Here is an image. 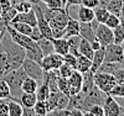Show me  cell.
<instances>
[{
    "label": "cell",
    "mask_w": 124,
    "mask_h": 116,
    "mask_svg": "<svg viewBox=\"0 0 124 116\" xmlns=\"http://www.w3.org/2000/svg\"><path fill=\"white\" fill-rule=\"evenodd\" d=\"M85 116H88V114H87V112H85Z\"/></svg>",
    "instance_id": "6f0895ef"
},
{
    "label": "cell",
    "mask_w": 124,
    "mask_h": 116,
    "mask_svg": "<svg viewBox=\"0 0 124 116\" xmlns=\"http://www.w3.org/2000/svg\"><path fill=\"white\" fill-rule=\"evenodd\" d=\"M123 40H124V22L120 21V24L113 28V42L122 45Z\"/></svg>",
    "instance_id": "f546056e"
},
{
    "label": "cell",
    "mask_w": 124,
    "mask_h": 116,
    "mask_svg": "<svg viewBox=\"0 0 124 116\" xmlns=\"http://www.w3.org/2000/svg\"><path fill=\"white\" fill-rule=\"evenodd\" d=\"M30 37L32 38L34 41H36V42H37L41 37H44V36H42V34L40 32L39 27H37V26H34V27H32V31H31V34H30Z\"/></svg>",
    "instance_id": "f6af8a7d"
},
{
    "label": "cell",
    "mask_w": 124,
    "mask_h": 116,
    "mask_svg": "<svg viewBox=\"0 0 124 116\" xmlns=\"http://www.w3.org/2000/svg\"><path fill=\"white\" fill-rule=\"evenodd\" d=\"M70 116H85V111H82L78 108L70 109Z\"/></svg>",
    "instance_id": "7dc6e473"
},
{
    "label": "cell",
    "mask_w": 124,
    "mask_h": 116,
    "mask_svg": "<svg viewBox=\"0 0 124 116\" xmlns=\"http://www.w3.org/2000/svg\"><path fill=\"white\" fill-rule=\"evenodd\" d=\"M77 16L79 22H92L94 20V9H91L83 5H78Z\"/></svg>",
    "instance_id": "9a60e30c"
},
{
    "label": "cell",
    "mask_w": 124,
    "mask_h": 116,
    "mask_svg": "<svg viewBox=\"0 0 124 116\" xmlns=\"http://www.w3.org/2000/svg\"><path fill=\"white\" fill-rule=\"evenodd\" d=\"M83 74V80H82V89L81 91L85 94H88L91 91V89L94 87V79H93V75H94V73H93L91 69L85 72V73H82Z\"/></svg>",
    "instance_id": "ac0fdd59"
},
{
    "label": "cell",
    "mask_w": 124,
    "mask_h": 116,
    "mask_svg": "<svg viewBox=\"0 0 124 116\" xmlns=\"http://www.w3.org/2000/svg\"><path fill=\"white\" fill-rule=\"evenodd\" d=\"M106 55H104V62L108 63H122L124 62V48L122 45L112 42L108 46L104 47Z\"/></svg>",
    "instance_id": "52a82bcc"
},
{
    "label": "cell",
    "mask_w": 124,
    "mask_h": 116,
    "mask_svg": "<svg viewBox=\"0 0 124 116\" xmlns=\"http://www.w3.org/2000/svg\"><path fill=\"white\" fill-rule=\"evenodd\" d=\"M63 57V62L65 63H67V64H70L71 67H73L75 69H76V62H77V56H75V55H72V53H66L65 56H62Z\"/></svg>",
    "instance_id": "60d3db41"
},
{
    "label": "cell",
    "mask_w": 124,
    "mask_h": 116,
    "mask_svg": "<svg viewBox=\"0 0 124 116\" xmlns=\"http://www.w3.org/2000/svg\"><path fill=\"white\" fill-rule=\"evenodd\" d=\"M109 28H114V27H117L119 24H120V19H119V16L118 15H114V14H109V16H108V19L106 20V22H104Z\"/></svg>",
    "instance_id": "74e56055"
},
{
    "label": "cell",
    "mask_w": 124,
    "mask_h": 116,
    "mask_svg": "<svg viewBox=\"0 0 124 116\" xmlns=\"http://www.w3.org/2000/svg\"><path fill=\"white\" fill-rule=\"evenodd\" d=\"M68 104H70V96L61 91H57L56 109H68Z\"/></svg>",
    "instance_id": "1f68e13d"
},
{
    "label": "cell",
    "mask_w": 124,
    "mask_h": 116,
    "mask_svg": "<svg viewBox=\"0 0 124 116\" xmlns=\"http://www.w3.org/2000/svg\"><path fill=\"white\" fill-rule=\"evenodd\" d=\"M46 116H70L68 109H54L46 114Z\"/></svg>",
    "instance_id": "ab89813d"
},
{
    "label": "cell",
    "mask_w": 124,
    "mask_h": 116,
    "mask_svg": "<svg viewBox=\"0 0 124 116\" xmlns=\"http://www.w3.org/2000/svg\"><path fill=\"white\" fill-rule=\"evenodd\" d=\"M6 32L9 34L10 40H11L13 42H15L17 46H20L21 48H24L25 52L36 49V48L39 47V45H37L36 41H34L30 36H26V35H23V34L17 32V31L14 30L9 24L6 25Z\"/></svg>",
    "instance_id": "3957f363"
},
{
    "label": "cell",
    "mask_w": 124,
    "mask_h": 116,
    "mask_svg": "<svg viewBox=\"0 0 124 116\" xmlns=\"http://www.w3.org/2000/svg\"><path fill=\"white\" fill-rule=\"evenodd\" d=\"M39 1H41V3H44V4H46V3L48 1V0H39Z\"/></svg>",
    "instance_id": "f5cc1de1"
},
{
    "label": "cell",
    "mask_w": 124,
    "mask_h": 116,
    "mask_svg": "<svg viewBox=\"0 0 124 116\" xmlns=\"http://www.w3.org/2000/svg\"><path fill=\"white\" fill-rule=\"evenodd\" d=\"M109 11L104 7V6H101L98 5L97 7H94V20L97 21L98 24H104L106 20L109 16Z\"/></svg>",
    "instance_id": "4316f807"
},
{
    "label": "cell",
    "mask_w": 124,
    "mask_h": 116,
    "mask_svg": "<svg viewBox=\"0 0 124 116\" xmlns=\"http://www.w3.org/2000/svg\"><path fill=\"white\" fill-rule=\"evenodd\" d=\"M118 68H123L122 63H108V62H103V64L99 67V69L97 72H103V73H109L113 74Z\"/></svg>",
    "instance_id": "4dcf8cb0"
},
{
    "label": "cell",
    "mask_w": 124,
    "mask_h": 116,
    "mask_svg": "<svg viewBox=\"0 0 124 116\" xmlns=\"http://www.w3.org/2000/svg\"><path fill=\"white\" fill-rule=\"evenodd\" d=\"M50 88L47 85V82L44 79L42 83L39 85L37 90H36V96H37V100H41V101H45L46 98L48 96V94H50Z\"/></svg>",
    "instance_id": "83f0119b"
},
{
    "label": "cell",
    "mask_w": 124,
    "mask_h": 116,
    "mask_svg": "<svg viewBox=\"0 0 124 116\" xmlns=\"http://www.w3.org/2000/svg\"><path fill=\"white\" fill-rule=\"evenodd\" d=\"M26 73L23 69V67L15 68L13 70H10L9 73L4 75V80L8 83V85L10 88V93H11V98L15 100H19V96L21 95V84L24 79L26 78Z\"/></svg>",
    "instance_id": "6da1fadb"
},
{
    "label": "cell",
    "mask_w": 124,
    "mask_h": 116,
    "mask_svg": "<svg viewBox=\"0 0 124 116\" xmlns=\"http://www.w3.org/2000/svg\"><path fill=\"white\" fill-rule=\"evenodd\" d=\"M1 101H4V100H1V99H0V102H1Z\"/></svg>",
    "instance_id": "91938a15"
},
{
    "label": "cell",
    "mask_w": 124,
    "mask_h": 116,
    "mask_svg": "<svg viewBox=\"0 0 124 116\" xmlns=\"http://www.w3.org/2000/svg\"><path fill=\"white\" fill-rule=\"evenodd\" d=\"M52 46H54V52L58 53L61 56H65L70 52V46H68V40L66 37L62 38H52Z\"/></svg>",
    "instance_id": "2e32d148"
},
{
    "label": "cell",
    "mask_w": 124,
    "mask_h": 116,
    "mask_svg": "<svg viewBox=\"0 0 124 116\" xmlns=\"http://www.w3.org/2000/svg\"><path fill=\"white\" fill-rule=\"evenodd\" d=\"M104 98H106V93H103L102 90H99L96 85L91 89V91L88 94H86L85 96V101H83V105H82V111L87 112L88 109L93 105H103L104 102Z\"/></svg>",
    "instance_id": "ba28073f"
},
{
    "label": "cell",
    "mask_w": 124,
    "mask_h": 116,
    "mask_svg": "<svg viewBox=\"0 0 124 116\" xmlns=\"http://www.w3.org/2000/svg\"><path fill=\"white\" fill-rule=\"evenodd\" d=\"M123 1H124V0H123Z\"/></svg>",
    "instance_id": "94428289"
},
{
    "label": "cell",
    "mask_w": 124,
    "mask_h": 116,
    "mask_svg": "<svg viewBox=\"0 0 124 116\" xmlns=\"http://www.w3.org/2000/svg\"><path fill=\"white\" fill-rule=\"evenodd\" d=\"M34 110H35V114H36L37 116H46L47 109H46L45 101L37 100V102L35 104V106H34Z\"/></svg>",
    "instance_id": "f35d334b"
},
{
    "label": "cell",
    "mask_w": 124,
    "mask_h": 116,
    "mask_svg": "<svg viewBox=\"0 0 124 116\" xmlns=\"http://www.w3.org/2000/svg\"><path fill=\"white\" fill-rule=\"evenodd\" d=\"M1 14H3V9H1V5H0V17H1Z\"/></svg>",
    "instance_id": "db71d44e"
},
{
    "label": "cell",
    "mask_w": 124,
    "mask_h": 116,
    "mask_svg": "<svg viewBox=\"0 0 124 116\" xmlns=\"http://www.w3.org/2000/svg\"><path fill=\"white\" fill-rule=\"evenodd\" d=\"M119 116H124V111H122V114H120Z\"/></svg>",
    "instance_id": "11a10c76"
},
{
    "label": "cell",
    "mask_w": 124,
    "mask_h": 116,
    "mask_svg": "<svg viewBox=\"0 0 124 116\" xmlns=\"http://www.w3.org/2000/svg\"><path fill=\"white\" fill-rule=\"evenodd\" d=\"M0 116H9V111H8V101L4 100L0 102Z\"/></svg>",
    "instance_id": "bcb514c9"
},
{
    "label": "cell",
    "mask_w": 124,
    "mask_h": 116,
    "mask_svg": "<svg viewBox=\"0 0 124 116\" xmlns=\"http://www.w3.org/2000/svg\"><path fill=\"white\" fill-rule=\"evenodd\" d=\"M110 94L112 96H114V98H124V84H119L117 83L114 87L112 88V90L108 93Z\"/></svg>",
    "instance_id": "d590c367"
},
{
    "label": "cell",
    "mask_w": 124,
    "mask_h": 116,
    "mask_svg": "<svg viewBox=\"0 0 124 116\" xmlns=\"http://www.w3.org/2000/svg\"><path fill=\"white\" fill-rule=\"evenodd\" d=\"M0 99L1 100H9L11 98V93H10V88L8 83L4 79H0Z\"/></svg>",
    "instance_id": "d6a6232c"
},
{
    "label": "cell",
    "mask_w": 124,
    "mask_h": 116,
    "mask_svg": "<svg viewBox=\"0 0 124 116\" xmlns=\"http://www.w3.org/2000/svg\"><path fill=\"white\" fill-rule=\"evenodd\" d=\"M122 109H123V111H124V106H122Z\"/></svg>",
    "instance_id": "680465c9"
},
{
    "label": "cell",
    "mask_w": 124,
    "mask_h": 116,
    "mask_svg": "<svg viewBox=\"0 0 124 116\" xmlns=\"http://www.w3.org/2000/svg\"><path fill=\"white\" fill-rule=\"evenodd\" d=\"M79 36L89 42L96 40L94 26L92 25V22H79Z\"/></svg>",
    "instance_id": "5bb4252c"
},
{
    "label": "cell",
    "mask_w": 124,
    "mask_h": 116,
    "mask_svg": "<svg viewBox=\"0 0 124 116\" xmlns=\"http://www.w3.org/2000/svg\"><path fill=\"white\" fill-rule=\"evenodd\" d=\"M9 25L14 30H16L17 32L26 35V36H30L31 31H32V26H30L29 24H25V22H10Z\"/></svg>",
    "instance_id": "f1b7e54d"
},
{
    "label": "cell",
    "mask_w": 124,
    "mask_h": 116,
    "mask_svg": "<svg viewBox=\"0 0 124 116\" xmlns=\"http://www.w3.org/2000/svg\"><path fill=\"white\" fill-rule=\"evenodd\" d=\"M11 5L17 13H27L34 7V4L26 0H11Z\"/></svg>",
    "instance_id": "cb8c5ba5"
},
{
    "label": "cell",
    "mask_w": 124,
    "mask_h": 116,
    "mask_svg": "<svg viewBox=\"0 0 124 116\" xmlns=\"http://www.w3.org/2000/svg\"><path fill=\"white\" fill-rule=\"evenodd\" d=\"M78 53L82 55V56L88 57L89 59H92L94 51H93V48H92V46H91V42H89V41H87L86 38H82V37H81L79 43H78Z\"/></svg>",
    "instance_id": "ffe728a7"
},
{
    "label": "cell",
    "mask_w": 124,
    "mask_h": 116,
    "mask_svg": "<svg viewBox=\"0 0 124 116\" xmlns=\"http://www.w3.org/2000/svg\"><path fill=\"white\" fill-rule=\"evenodd\" d=\"M34 10H35V14H36V21H37V27L40 30V32L42 34L44 37L48 38V40H52V28L51 26L48 25L47 20L45 17V14L42 11V9H41L37 4H34Z\"/></svg>",
    "instance_id": "9c48e42d"
},
{
    "label": "cell",
    "mask_w": 124,
    "mask_h": 116,
    "mask_svg": "<svg viewBox=\"0 0 124 116\" xmlns=\"http://www.w3.org/2000/svg\"><path fill=\"white\" fill-rule=\"evenodd\" d=\"M21 116H36L34 108H24L23 109V115Z\"/></svg>",
    "instance_id": "c3c4849f"
},
{
    "label": "cell",
    "mask_w": 124,
    "mask_h": 116,
    "mask_svg": "<svg viewBox=\"0 0 124 116\" xmlns=\"http://www.w3.org/2000/svg\"><path fill=\"white\" fill-rule=\"evenodd\" d=\"M92 25L94 26L96 40L101 43V46L106 47L113 42V30L109 28L106 24H98L96 20L92 21Z\"/></svg>",
    "instance_id": "8992f818"
},
{
    "label": "cell",
    "mask_w": 124,
    "mask_h": 116,
    "mask_svg": "<svg viewBox=\"0 0 124 116\" xmlns=\"http://www.w3.org/2000/svg\"><path fill=\"white\" fill-rule=\"evenodd\" d=\"M47 9H61L63 7V1L62 0H48L45 4Z\"/></svg>",
    "instance_id": "b9f144b4"
},
{
    "label": "cell",
    "mask_w": 124,
    "mask_h": 116,
    "mask_svg": "<svg viewBox=\"0 0 124 116\" xmlns=\"http://www.w3.org/2000/svg\"><path fill=\"white\" fill-rule=\"evenodd\" d=\"M65 30H66V38L72 37V36H78L79 35V21L70 16Z\"/></svg>",
    "instance_id": "d6986e66"
},
{
    "label": "cell",
    "mask_w": 124,
    "mask_h": 116,
    "mask_svg": "<svg viewBox=\"0 0 124 116\" xmlns=\"http://www.w3.org/2000/svg\"><path fill=\"white\" fill-rule=\"evenodd\" d=\"M58 70V74L61 75V77H63V78H68L71 74H72V72L75 70V68L73 67H71L70 64H67V63H62V64L60 66V68L57 69Z\"/></svg>",
    "instance_id": "e575fe53"
},
{
    "label": "cell",
    "mask_w": 124,
    "mask_h": 116,
    "mask_svg": "<svg viewBox=\"0 0 124 116\" xmlns=\"http://www.w3.org/2000/svg\"><path fill=\"white\" fill-rule=\"evenodd\" d=\"M93 79H94V85L106 94H108L112 90V88L117 84L114 75L109 74V73L96 72L93 75Z\"/></svg>",
    "instance_id": "5b68a950"
},
{
    "label": "cell",
    "mask_w": 124,
    "mask_h": 116,
    "mask_svg": "<svg viewBox=\"0 0 124 116\" xmlns=\"http://www.w3.org/2000/svg\"><path fill=\"white\" fill-rule=\"evenodd\" d=\"M37 45L40 46L41 48V52H42L44 56H47L50 53L54 52V46H52V41L46 38V37H41L39 41H37Z\"/></svg>",
    "instance_id": "484cf974"
},
{
    "label": "cell",
    "mask_w": 124,
    "mask_h": 116,
    "mask_svg": "<svg viewBox=\"0 0 124 116\" xmlns=\"http://www.w3.org/2000/svg\"><path fill=\"white\" fill-rule=\"evenodd\" d=\"M119 19L122 22H124V3L122 5V9H120V13H119Z\"/></svg>",
    "instance_id": "f907efd6"
},
{
    "label": "cell",
    "mask_w": 124,
    "mask_h": 116,
    "mask_svg": "<svg viewBox=\"0 0 124 116\" xmlns=\"http://www.w3.org/2000/svg\"><path fill=\"white\" fill-rule=\"evenodd\" d=\"M81 5L91 7V9H94L99 5V0H81Z\"/></svg>",
    "instance_id": "ee69618b"
},
{
    "label": "cell",
    "mask_w": 124,
    "mask_h": 116,
    "mask_svg": "<svg viewBox=\"0 0 124 116\" xmlns=\"http://www.w3.org/2000/svg\"><path fill=\"white\" fill-rule=\"evenodd\" d=\"M62 63H63V57L58 53L52 52V53L42 57V59L40 62V66L44 69V72H48V70L58 69Z\"/></svg>",
    "instance_id": "30bf717a"
},
{
    "label": "cell",
    "mask_w": 124,
    "mask_h": 116,
    "mask_svg": "<svg viewBox=\"0 0 124 116\" xmlns=\"http://www.w3.org/2000/svg\"><path fill=\"white\" fill-rule=\"evenodd\" d=\"M57 89H58V91L63 93V94H66V95L70 96V85H68L67 78H63V77L58 75V78H57Z\"/></svg>",
    "instance_id": "836d02e7"
},
{
    "label": "cell",
    "mask_w": 124,
    "mask_h": 116,
    "mask_svg": "<svg viewBox=\"0 0 124 116\" xmlns=\"http://www.w3.org/2000/svg\"><path fill=\"white\" fill-rule=\"evenodd\" d=\"M21 67L25 70L26 75L30 77V78H32V79H35L39 83V85L42 83L44 77H45V72H44L42 68H41L40 63H37V62H35L32 59H30V58H25L24 62H23V64H21Z\"/></svg>",
    "instance_id": "277c9868"
},
{
    "label": "cell",
    "mask_w": 124,
    "mask_h": 116,
    "mask_svg": "<svg viewBox=\"0 0 124 116\" xmlns=\"http://www.w3.org/2000/svg\"><path fill=\"white\" fill-rule=\"evenodd\" d=\"M10 22H25L32 27L36 26L37 21H36V14H35L34 7H32V10H30L27 13H16V15L13 17V20Z\"/></svg>",
    "instance_id": "4fadbf2b"
},
{
    "label": "cell",
    "mask_w": 124,
    "mask_h": 116,
    "mask_svg": "<svg viewBox=\"0 0 124 116\" xmlns=\"http://www.w3.org/2000/svg\"><path fill=\"white\" fill-rule=\"evenodd\" d=\"M26 1H31L32 4H37V1H39V0H26Z\"/></svg>",
    "instance_id": "816d5d0a"
},
{
    "label": "cell",
    "mask_w": 124,
    "mask_h": 116,
    "mask_svg": "<svg viewBox=\"0 0 124 116\" xmlns=\"http://www.w3.org/2000/svg\"><path fill=\"white\" fill-rule=\"evenodd\" d=\"M68 85H70V96L78 94L82 89V80H83V74L77 69L72 72V74L67 78Z\"/></svg>",
    "instance_id": "7c38bea8"
},
{
    "label": "cell",
    "mask_w": 124,
    "mask_h": 116,
    "mask_svg": "<svg viewBox=\"0 0 124 116\" xmlns=\"http://www.w3.org/2000/svg\"><path fill=\"white\" fill-rule=\"evenodd\" d=\"M103 109H104L106 116H119L123 111L122 105L110 94H106L104 102H103Z\"/></svg>",
    "instance_id": "8fae6325"
},
{
    "label": "cell",
    "mask_w": 124,
    "mask_h": 116,
    "mask_svg": "<svg viewBox=\"0 0 124 116\" xmlns=\"http://www.w3.org/2000/svg\"><path fill=\"white\" fill-rule=\"evenodd\" d=\"M23 109H24V106L19 102V100H15V99H9L8 100L9 116H21Z\"/></svg>",
    "instance_id": "7402d4cb"
},
{
    "label": "cell",
    "mask_w": 124,
    "mask_h": 116,
    "mask_svg": "<svg viewBox=\"0 0 124 116\" xmlns=\"http://www.w3.org/2000/svg\"><path fill=\"white\" fill-rule=\"evenodd\" d=\"M104 55H106L104 47H101L97 51H94L93 57H92V64H91V70L93 73H96L99 69V67L103 64V62H104Z\"/></svg>",
    "instance_id": "e0dca14e"
},
{
    "label": "cell",
    "mask_w": 124,
    "mask_h": 116,
    "mask_svg": "<svg viewBox=\"0 0 124 116\" xmlns=\"http://www.w3.org/2000/svg\"><path fill=\"white\" fill-rule=\"evenodd\" d=\"M88 116H106L104 115V109H103V105H93V106H91L87 111Z\"/></svg>",
    "instance_id": "8d00e7d4"
},
{
    "label": "cell",
    "mask_w": 124,
    "mask_h": 116,
    "mask_svg": "<svg viewBox=\"0 0 124 116\" xmlns=\"http://www.w3.org/2000/svg\"><path fill=\"white\" fill-rule=\"evenodd\" d=\"M37 102L36 93H21L20 95V104L24 108H34Z\"/></svg>",
    "instance_id": "44dd1931"
},
{
    "label": "cell",
    "mask_w": 124,
    "mask_h": 116,
    "mask_svg": "<svg viewBox=\"0 0 124 116\" xmlns=\"http://www.w3.org/2000/svg\"><path fill=\"white\" fill-rule=\"evenodd\" d=\"M37 88H39V83L30 77H26L21 84V91L23 93H36Z\"/></svg>",
    "instance_id": "d4e9b609"
},
{
    "label": "cell",
    "mask_w": 124,
    "mask_h": 116,
    "mask_svg": "<svg viewBox=\"0 0 124 116\" xmlns=\"http://www.w3.org/2000/svg\"><path fill=\"white\" fill-rule=\"evenodd\" d=\"M91 46H92V48H93V51H97L98 48H101V47H103V46H101V43L97 41V40H94V41H92L91 42Z\"/></svg>",
    "instance_id": "681fc988"
},
{
    "label": "cell",
    "mask_w": 124,
    "mask_h": 116,
    "mask_svg": "<svg viewBox=\"0 0 124 116\" xmlns=\"http://www.w3.org/2000/svg\"><path fill=\"white\" fill-rule=\"evenodd\" d=\"M45 17L47 20L48 25L51 26V28H65L67 25V21L70 17V13L68 10H66L65 7L61 9H47L44 13Z\"/></svg>",
    "instance_id": "7a4b0ae2"
},
{
    "label": "cell",
    "mask_w": 124,
    "mask_h": 116,
    "mask_svg": "<svg viewBox=\"0 0 124 116\" xmlns=\"http://www.w3.org/2000/svg\"><path fill=\"white\" fill-rule=\"evenodd\" d=\"M122 46L124 47V40H123V42H122Z\"/></svg>",
    "instance_id": "9f6ffc18"
},
{
    "label": "cell",
    "mask_w": 124,
    "mask_h": 116,
    "mask_svg": "<svg viewBox=\"0 0 124 116\" xmlns=\"http://www.w3.org/2000/svg\"><path fill=\"white\" fill-rule=\"evenodd\" d=\"M91 64H92V59H89L86 56L82 55H77V62H76V69L81 73H85L87 70L91 69Z\"/></svg>",
    "instance_id": "603a6c76"
},
{
    "label": "cell",
    "mask_w": 124,
    "mask_h": 116,
    "mask_svg": "<svg viewBox=\"0 0 124 116\" xmlns=\"http://www.w3.org/2000/svg\"><path fill=\"white\" fill-rule=\"evenodd\" d=\"M113 75H114L117 83L124 84V68H118L114 73H113Z\"/></svg>",
    "instance_id": "7bdbcfd3"
}]
</instances>
